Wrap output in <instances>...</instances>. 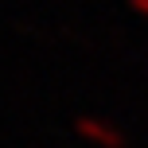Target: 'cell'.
Here are the masks:
<instances>
[{
    "label": "cell",
    "mask_w": 148,
    "mask_h": 148,
    "mask_svg": "<svg viewBox=\"0 0 148 148\" xmlns=\"http://www.w3.org/2000/svg\"><path fill=\"white\" fill-rule=\"evenodd\" d=\"M78 133L86 136V140H97V144H105V148H121V144H125L117 133H113V129L97 125V121H90V117H82V121H78Z\"/></svg>",
    "instance_id": "cell-1"
},
{
    "label": "cell",
    "mask_w": 148,
    "mask_h": 148,
    "mask_svg": "<svg viewBox=\"0 0 148 148\" xmlns=\"http://www.w3.org/2000/svg\"><path fill=\"white\" fill-rule=\"evenodd\" d=\"M129 4H133V8H136L140 16H148V0H129Z\"/></svg>",
    "instance_id": "cell-2"
}]
</instances>
